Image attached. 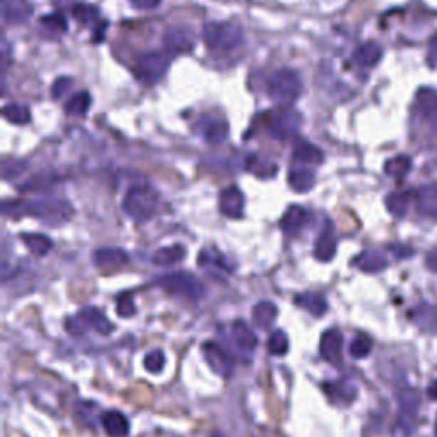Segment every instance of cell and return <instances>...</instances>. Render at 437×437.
I'll return each mask as SVG.
<instances>
[{
  "mask_svg": "<svg viewBox=\"0 0 437 437\" xmlns=\"http://www.w3.org/2000/svg\"><path fill=\"white\" fill-rule=\"evenodd\" d=\"M24 214L48 227H60L70 221L74 207L62 199H36L24 204Z\"/></svg>",
  "mask_w": 437,
  "mask_h": 437,
  "instance_id": "6da1fadb",
  "label": "cell"
},
{
  "mask_svg": "<svg viewBox=\"0 0 437 437\" xmlns=\"http://www.w3.org/2000/svg\"><path fill=\"white\" fill-rule=\"evenodd\" d=\"M204 41L216 53H231L244 41V31L236 23H207L204 26Z\"/></svg>",
  "mask_w": 437,
  "mask_h": 437,
  "instance_id": "7a4b0ae2",
  "label": "cell"
},
{
  "mask_svg": "<svg viewBox=\"0 0 437 437\" xmlns=\"http://www.w3.org/2000/svg\"><path fill=\"white\" fill-rule=\"evenodd\" d=\"M159 205V195L149 185H134L123 199V211L132 221L147 222L154 217Z\"/></svg>",
  "mask_w": 437,
  "mask_h": 437,
  "instance_id": "3957f363",
  "label": "cell"
},
{
  "mask_svg": "<svg viewBox=\"0 0 437 437\" xmlns=\"http://www.w3.org/2000/svg\"><path fill=\"white\" fill-rule=\"evenodd\" d=\"M267 93L270 100L280 106H289L301 96L302 80L301 75L293 68H278L268 77Z\"/></svg>",
  "mask_w": 437,
  "mask_h": 437,
  "instance_id": "277c9868",
  "label": "cell"
},
{
  "mask_svg": "<svg viewBox=\"0 0 437 437\" xmlns=\"http://www.w3.org/2000/svg\"><path fill=\"white\" fill-rule=\"evenodd\" d=\"M162 289L169 294L185 298L188 301H200L205 295V285L199 277L188 272H173L157 280Z\"/></svg>",
  "mask_w": 437,
  "mask_h": 437,
  "instance_id": "5b68a950",
  "label": "cell"
},
{
  "mask_svg": "<svg viewBox=\"0 0 437 437\" xmlns=\"http://www.w3.org/2000/svg\"><path fill=\"white\" fill-rule=\"evenodd\" d=\"M169 68V57L162 51H147L137 58L135 75L140 83L154 85L166 75Z\"/></svg>",
  "mask_w": 437,
  "mask_h": 437,
  "instance_id": "8992f818",
  "label": "cell"
},
{
  "mask_svg": "<svg viewBox=\"0 0 437 437\" xmlns=\"http://www.w3.org/2000/svg\"><path fill=\"white\" fill-rule=\"evenodd\" d=\"M299 125H301V117H299L298 111L284 110L280 113L273 115L272 120H270L268 134L278 142H287L298 134Z\"/></svg>",
  "mask_w": 437,
  "mask_h": 437,
  "instance_id": "52a82bcc",
  "label": "cell"
},
{
  "mask_svg": "<svg viewBox=\"0 0 437 437\" xmlns=\"http://www.w3.org/2000/svg\"><path fill=\"white\" fill-rule=\"evenodd\" d=\"M204 354L205 361H207L211 369L216 372V374L222 376V378H229V376L233 374V359H231V355L227 354L221 345H217L216 342H207V344L204 345Z\"/></svg>",
  "mask_w": 437,
  "mask_h": 437,
  "instance_id": "ba28073f",
  "label": "cell"
},
{
  "mask_svg": "<svg viewBox=\"0 0 437 437\" xmlns=\"http://www.w3.org/2000/svg\"><path fill=\"white\" fill-rule=\"evenodd\" d=\"M342 349H344V335L340 330L333 328L323 333L320 342V352L325 361L338 366L342 362Z\"/></svg>",
  "mask_w": 437,
  "mask_h": 437,
  "instance_id": "9c48e42d",
  "label": "cell"
},
{
  "mask_svg": "<svg viewBox=\"0 0 437 437\" xmlns=\"http://www.w3.org/2000/svg\"><path fill=\"white\" fill-rule=\"evenodd\" d=\"M200 134L209 144L218 145L229 137V123L218 117H204L199 123Z\"/></svg>",
  "mask_w": 437,
  "mask_h": 437,
  "instance_id": "30bf717a",
  "label": "cell"
},
{
  "mask_svg": "<svg viewBox=\"0 0 437 437\" xmlns=\"http://www.w3.org/2000/svg\"><path fill=\"white\" fill-rule=\"evenodd\" d=\"M164 43L168 50L174 53H188L195 48V38L190 29L181 26H173L164 33Z\"/></svg>",
  "mask_w": 437,
  "mask_h": 437,
  "instance_id": "8fae6325",
  "label": "cell"
},
{
  "mask_svg": "<svg viewBox=\"0 0 437 437\" xmlns=\"http://www.w3.org/2000/svg\"><path fill=\"white\" fill-rule=\"evenodd\" d=\"M244 200L243 191L236 186L224 188L221 191V196H218V207H221V212L224 214L226 217L231 218H238L243 216L244 212Z\"/></svg>",
  "mask_w": 437,
  "mask_h": 437,
  "instance_id": "7c38bea8",
  "label": "cell"
},
{
  "mask_svg": "<svg viewBox=\"0 0 437 437\" xmlns=\"http://www.w3.org/2000/svg\"><path fill=\"white\" fill-rule=\"evenodd\" d=\"M77 316H79V320L83 321L85 328L94 330V332L100 333V335L102 337L110 335L115 328L113 323L106 318V315L100 310V307H94V306L83 307V310L77 312Z\"/></svg>",
  "mask_w": 437,
  "mask_h": 437,
  "instance_id": "4fadbf2b",
  "label": "cell"
},
{
  "mask_svg": "<svg viewBox=\"0 0 437 437\" xmlns=\"http://www.w3.org/2000/svg\"><path fill=\"white\" fill-rule=\"evenodd\" d=\"M94 265L101 270H117L128 263V253L122 248H100L93 255Z\"/></svg>",
  "mask_w": 437,
  "mask_h": 437,
  "instance_id": "5bb4252c",
  "label": "cell"
},
{
  "mask_svg": "<svg viewBox=\"0 0 437 437\" xmlns=\"http://www.w3.org/2000/svg\"><path fill=\"white\" fill-rule=\"evenodd\" d=\"M310 222V212L301 205H290L280 221V227L285 234H299Z\"/></svg>",
  "mask_w": 437,
  "mask_h": 437,
  "instance_id": "9a60e30c",
  "label": "cell"
},
{
  "mask_svg": "<svg viewBox=\"0 0 437 437\" xmlns=\"http://www.w3.org/2000/svg\"><path fill=\"white\" fill-rule=\"evenodd\" d=\"M417 211L422 217L437 218V185H423L415 194Z\"/></svg>",
  "mask_w": 437,
  "mask_h": 437,
  "instance_id": "2e32d148",
  "label": "cell"
},
{
  "mask_svg": "<svg viewBox=\"0 0 437 437\" xmlns=\"http://www.w3.org/2000/svg\"><path fill=\"white\" fill-rule=\"evenodd\" d=\"M33 14L28 0H2V17L9 24H21Z\"/></svg>",
  "mask_w": 437,
  "mask_h": 437,
  "instance_id": "e0dca14e",
  "label": "cell"
},
{
  "mask_svg": "<svg viewBox=\"0 0 437 437\" xmlns=\"http://www.w3.org/2000/svg\"><path fill=\"white\" fill-rule=\"evenodd\" d=\"M293 157L295 162L302 166H318L325 161L323 151L316 147L315 144L307 142V140H298L294 145Z\"/></svg>",
  "mask_w": 437,
  "mask_h": 437,
  "instance_id": "ac0fdd59",
  "label": "cell"
},
{
  "mask_svg": "<svg viewBox=\"0 0 437 437\" xmlns=\"http://www.w3.org/2000/svg\"><path fill=\"white\" fill-rule=\"evenodd\" d=\"M381 57H383V48L376 41H367L354 51L352 60L357 67L372 68L378 65Z\"/></svg>",
  "mask_w": 437,
  "mask_h": 437,
  "instance_id": "d6986e66",
  "label": "cell"
},
{
  "mask_svg": "<svg viewBox=\"0 0 437 437\" xmlns=\"http://www.w3.org/2000/svg\"><path fill=\"white\" fill-rule=\"evenodd\" d=\"M337 253V239L333 234V227L330 222H327L325 229L321 231L315 244V256L320 261H332Z\"/></svg>",
  "mask_w": 437,
  "mask_h": 437,
  "instance_id": "ffe728a7",
  "label": "cell"
},
{
  "mask_svg": "<svg viewBox=\"0 0 437 437\" xmlns=\"http://www.w3.org/2000/svg\"><path fill=\"white\" fill-rule=\"evenodd\" d=\"M231 338H233L234 345L239 350H243V352H251L256 344H258V338H256L255 332L241 320L234 321L233 327H231Z\"/></svg>",
  "mask_w": 437,
  "mask_h": 437,
  "instance_id": "44dd1931",
  "label": "cell"
},
{
  "mask_svg": "<svg viewBox=\"0 0 437 437\" xmlns=\"http://www.w3.org/2000/svg\"><path fill=\"white\" fill-rule=\"evenodd\" d=\"M101 426L110 437H127L128 431H130L128 418L122 412H117V410H111V412L102 414Z\"/></svg>",
  "mask_w": 437,
  "mask_h": 437,
  "instance_id": "7402d4cb",
  "label": "cell"
},
{
  "mask_svg": "<svg viewBox=\"0 0 437 437\" xmlns=\"http://www.w3.org/2000/svg\"><path fill=\"white\" fill-rule=\"evenodd\" d=\"M354 267H357L366 273H378L388 267V260L379 251H362L361 255L354 258Z\"/></svg>",
  "mask_w": 437,
  "mask_h": 437,
  "instance_id": "603a6c76",
  "label": "cell"
},
{
  "mask_svg": "<svg viewBox=\"0 0 437 437\" xmlns=\"http://www.w3.org/2000/svg\"><path fill=\"white\" fill-rule=\"evenodd\" d=\"M186 256V248L183 244H171V246L159 248L152 255V263L157 267H173Z\"/></svg>",
  "mask_w": 437,
  "mask_h": 437,
  "instance_id": "cb8c5ba5",
  "label": "cell"
},
{
  "mask_svg": "<svg viewBox=\"0 0 437 437\" xmlns=\"http://www.w3.org/2000/svg\"><path fill=\"white\" fill-rule=\"evenodd\" d=\"M316 183V174L311 168L301 166V168H293L289 173V185L298 194H306Z\"/></svg>",
  "mask_w": 437,
  "mask_h": 437,
  "instance_id": "d4e9b609",
  "label": "cell"
},
{
  "mask_svg": "<svg viewBox=\"0 0 437 437\" xmlns=\"http://www.w3.org/2000/svg\"><path fill=\"white\" fill-rule=\"evenodd\" d=\"M295 306L302 307L304 311H307L312 316H323L328 310V302L325 299L323 294L320 293H306L295 298Z\"/></svg>",
  "mask_w": 437,
  "mask_h": 437,
  "instance_id": "484cf974",
  "label": "cell"
},
{
  "mask_svg": "<svg viewBox=\"0 0 437 437\" xmlns=\"http://www.w3.org/2000/svg\"><path fill=\"white\" fill-rule=\"evenodd\" d=\"M199 265L202 268H217V270H221V272H226V273L234 272V265L231 263V261L227 260L221 251L211 250V248H205V250L200 251Z\"/></svg>",
  "mask_w": 437,
  "mask_h": 437,
  "instance_id": "4316f807",
  "label": "cell"
},
{
  "mask_svg": "<svg viewBox=\"0 0 437 437\" xmlns=\"http://www.w3.org/2000/svg\"><path fill=\"white\" fill-rule=\"evenodd\" d=\"M418 395L414 389H405L400 396V423L404 427L412 426L417 417Z\"/></svg>",
  "mask_w": 437,
  "mask_h": 437,
  "instance_id": "83f0119b",
  "label": "cell"
},
{
  "mask_svg": "<svg viewBox=\"0 0 437 437\" xmlns=\"http://www.w3.org/2000/svg\"><path fill=\"white\" fill-rule=\"evenodd\" d=\"M278 315L277 306L273 302L270 301H261L256 304L255 307H253V323L256 325V327L261 330H268L272 327L273 323H275Z\"/></svg>",
  "mask_w": 437,
  "mask_h": 437,
  "instance_id": "f1b7e54d",
  "label": "cell"
},
{
  "mask_svg": "<svg viewBox=\"0 0 437 437\" xmlns=\"http://www.w3.org/2000/svg\"><path fill=\"white\" fill-rule=\"evenodd\" d=\"M415 110L423 118H434L437 115V93L434 89L423 88L415 98Z\"/></svg>",
  "mask_w": 437,
  "mask_h": 437,
  "instance_id": "f546056e",
  "label": "cell"
},
{
  "mask_svg": "<svg viewBox=\"0 0 437 437\" xmlns=\"http://www.w3.org/2000/svg\"><path fill=\"white\" fill-rule=\"evenodd\" d=\"M410 202H412V194L410 191H391V194L386 195V200H384L388 212L396 218L406 216Z\"/></svg>",
  "mask_w": 437,
  "mask_h": 437,
  "instance_id": "4dcf8cb0",
  "label": "cell"
},
{
  "mask_svg": "<svg viewBox=\"0 0 437 437\" xmlns=\"http://www.w3.org/2000/svg\"><path fill=\"white\" fill-rule=\"evenodd\" d=\"M21 238H23L26 248H28L34 256H46L51 251V248H53V241L45 234L29 233V234H23Z\"/></svg>",
  "mask_w": 437,
  "mask_h": 437,
  "instance_id": "1f68e13d",
  "label": "cell"
},
{
  "mask_svg": "<svg viewBox=\"0 0 437 437\" xmlns=\"http://www.w3.org/2000/svg\"><path fill=\"white\" fill-rule=\"evenodd\" d=\"M72 17L77 21V24L85 26V28H93L100 21V9L91 4H79L72 9Z\"/></svg>",
  "mask_w": 437,
  "mask_h": 437,
  "instance_id": "d6a6232c",
  "label": "cell"
},
{
  "mask_svg": "<svg viewBox=\"0 0 437 437\" xmlns=\"http://www.w3.org/2000/svg\"><path fill=\"white\" fill-rule=\"evenodd\" d=\"M91 94L89 93H77L65 102V113L70 117H84L91 108Z\"/></svg>",
  "mask_w": 437,
  "mask_h": 437,
  "instance_id": "836d02e7",
  "label": "cell"
},
{
  "mask_svg": "<svg viewBox=\"0 0 437 437\" xmlns=\"http://www.w3.org/2000/svg\"><path fill=\"white\" fill-rule=\"evenodd\" d=\"M2 115L7 122L14 123V125H26L31 122V111L28 106L17 105V102H11L2 108Z\"/></svg>",
  "mask_w": 437,
  "mask_h": 437,
  "instance_id": "e575fe53",
  "label": "cell"
},
{
  "mask_svg": "<svg viewBox=\"0 0 437 437\" xmlns=\"http://www.w3.org/2000/svg\"><path fill=\"white\" fill-rule=\"evenodd\" d=\"M410 168H412V161L409 159L406 156H396L393 157V159L386 161V164H384V173L388 174V177L400 179L406 177V173H409Z\"/></svg>",
  "mask_w": 437,
  "mask_h": 437,
  "instance_id": "d590c367",
  "label": "cell"
},
{
  "mask_svg": "<svg viewBox=\"0 0 437 437\" xmlns=\"http://www.w3.org/2000/svg\"><path fill=\"white\" fill-rule=\"evenodd\" d=\"M328 395L332 396V400L338 401V404H350V401L355 398V393H357V389L354 388V384L350 383H342V384H328L327 386Z\"/></svg>",
  "mask_w": 437,
  "mask_h": 437,
  "instance_id": "8d00e7d4",
  "label": "cell"
},
{
  "mask_svg": "<svg viewBox=\"0 0 437 437\" xmlns=\"http://www.w3.org/2000/svg\"><path fill=\"white\" fill-rule=\"evenodd\" d=\"M40 26L46 29V31L55 33V34H63L67 33L68 24L60 12H53V14H46L40 19Z\"/></svg>",
  "mask_w": 437,
  "mask_h": 437,
  "instance_id": "74e56055",
  "label": "cell"
},
{
  "mask_svg": "<svg viewBox=\"0 0 437 437\" xmlns=\"http://www.w3.org/2000/svg\"><path fill=\"white\" fill-rule=\"evenodd\" d=\"M267 349L272 355L282 357V355L287 354V350H289V338H287V335L282 332V330H275L268 338Z\"/></svg>",
  "mask_w": 437,
  "mask_h": 437,
  "instance_id": "f35d334b",
  "label": "cell"
},
{
  "mask_svg": "<svg viewBox=\"0 0 437 437\" xmlns=\"http://www.w3.org/2000/svg\"><path fill=\"white\" fill-rule=\"evenodd\" d=\"M28 168V162L23 159H4L2 161V178L6 181H11L24 173Z\"/></svg>",
  "mask_w": 437,
  "mask_h": 437,
  "instance_id": "ab89813d",
  "label": "cell"
},
{
  "mask_svg": "<svg viewBox=\"0 0 437 437\" xmlns=\"http://www.w3.org/2000/svg\"><path fill=\"white\" fill-rule=\"evenodd\" d=\"M371 350H372V342L371 338L366 335L355 337L352 344H350V355H352L354 359L367 357Z\"/></svg>",
  "mask_w": 437,
  "mask_h": 437,
  "instance_id": "60d3db41",
  "label": "cell"
},
{
  "mask_svg": "<svg viewBox=\"0 0 437 437\" xmlns=\"http://www.w3.org/2000/svg\"><path fill=\"white\" fill-rule=\"evenodd\" d=\"M53 183H57V178L48 177V174H40V177H34L29 179L28 183H24V186H19L21 191H33V190H45V188L53 186Z\"/></svg>",
  "mask_w": 437,
  "mask_h": 437,
  "instance_id": "b9f144b4",
  "label": "cell"
},
{
  "mask_svg": "<svg viewBox=\"0 0 437 437\" xmlns=\"http://www.w3.org/2000/svg\"><path fill=\"white\" fill-rule=\"evenodd\" d=\"M164 364H166V357L162 350H152V352H149L144 359L145 369H147L149 372H154V374L161 372L162 367H164Z\"/></svg>",
  "mask_w": 437,
  "mask_h": 437,
  "instance_id": "7bdbcfd3",
  "label": "cell"
},
{
  "mask_svg": "<svg viewBox=\"0 0 437 437\" xmlns=\"http://www.w3.org/2000/svg\"><path fill=\"white\" fill-rule=\"evenodd\" d=\"M70 88H72V79H68V77H58V79L53 83V85H51V96H53L55 100H60V98H63L68 91H70Z\"/></svg>",
  "mask_w": 437,
  "mask_h": 437,
  "instance_id": "ee69618b",
  "label": "cell"
},
{
  "mask_svg": "<svg viewBox=\"0 0 437 437\" xmlns=\"http://www.w3.org/2000/svg\"><path fill=\"white\" fill-rule=\"evenodd\" d=\"M117 311L122 318H130L135 315V304L130 295H122L117 302Z\"/></svg>",
  "mask_w": 437,
  "mask_h": 437,
  "instance_id": "f6af8a7d",
  "label": "cell"
},
{
  "mask_svg": "<svg viewBox=\"0 0 437 437\" xmlns=\"http://www.w3.org/2000/svg\"><path fill=\"white\" fill-rule=\"evenodd\" d=\"M427 62H429L431 67H436L437 65V36H434L431 40L429 55H427Z\"/></svg>",
  "mask_w": 437,
  "mask_h": 437,
  "instance_id": "bcb514c9",
  "label": "cell"
},
{
  "mask_svg": "<svg viewBox=\"0 0 437 437\" xmlns=\"http://www.w3.org/2000/svg\"><path fill=\"white\" fill-rule=\"evenodd\" d=\"M130 2L139 9H156L161 4V0H130Z\"/></svg>",
  "mask_w": 437,
  "mask_h": 437,
  "instance_id": "7dc6e473",
  "label": "cell"
},
{
  "mask_svg": "<svg viewBox=\"0 0 437 437\" xmlns=\"http://www.w3.org/2000/svg\"><path fill=\"white\" fill-rule=\"evenodd\" d=\"M427 267H429L431 270H434V272H437V248H436V250H432L429 255H427Z\"/></svg>",
  "mask_w": 437,
  "mask_h": 437,
  "instance_id": "c3c4849f",
  "label": "cell"
},
{
  "mask_svg": "<svg viewBox=\"0 0 437 437\" xmlns=\"http://www.w3.org/2000/svg\"><path fill=\"white\" fill-rule=\"evenodd\" d=\"M429 396L432 400H437V381H434V383L429 386Z\"/></svg>",
  "mask_w": 437,
  "mask_h": 437,
  "instance_id": "681fc988",
  "label": "cell"
},
{
  "mask_svg": "<svg viewBox=\"0 0 437 437\" xmlns=\"http://www.w3.org/2000/svg\"><path fill=\"white\" fill-rule=\"evenodd\" d=\"M436 431H437V426H436Z\"/></svg>",
  "mask_w": 437,
  "mask_h": 437,
  "instance_id": "f907efd6",
  "label": "cell"
}]
</instances>
